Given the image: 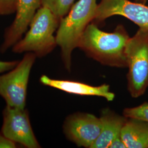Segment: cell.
I'll use <instances>...</instances> for the list:
<instances>
[{
  "label": "cell",
  "instance_id": "13",
  "mask_svg": "<svg viewBox=\"0 0 148 148\" xmlns=\"http://www.w3.org/2000/svg\"><path fill=\"white\" fill-rule=\"evenodd\" d=\"M75 0H42V5L46 6L61 19L66 16Z\"/></svg>",
  "mask_w": 148,
  "mask_h": 148
},
{
  "label": "cell",
  "instance_id": "2",
  "mask_svg": "<svg viewBox=\"0 0 148 148\" xmlns=\"http://www.w3.org/2000/svg\"><path fill=\"white\" fill-rule=\"evenodd\" d=\"M97 5V0H79L61 19L56 35V42L60 48L64 67L69 72L71 69L73 52L78 48L87 27L94 21Z\"/></svg>",
  "mask_w": 148,
  "mask_h": 148
},
{
  "label": "cell",
  "instance_id": "12",
  "mask_svg": "<svg viewBox=\"0 0 148 148\" xmlns=\"http://www.w3.org/2000/svg\"><path fill=\"white\" fill-rule=\"evenodd\" d=\"M127 148H148V122L127 118L121 132Z\"/></svg>",
  "mask_w": 148,
  "mask_h": 148
},
{
  "label": "cell",
  "instance_id": "14",
  "mask_svg": "<svg viewBox=\"0 0 148 148\" xmlns=\"http://www.w3.org/2000/svg\"><path fill=\"white\" fill-rule=\"evenodd\" d=\"M123 115L127 118H134L148 122V102H144L140 106L125 108Z\"/></svg>",
  "mask_w": 148,
  "mask_h": 148
},
{
  "label": "cell",
  "instance_id": "11",
  "mask_svg": "<svg viewBox=\"0 0 148 148\" xmlns=\"http://www.w3.org/2000/svg\"><path fill=\"white\" fill-rule=\"evenodd\" d=\"M101 130L92 148H109L112 141L120 136L127 117L118 115L109 108L101 111Z\"/></svg>",
  "mask_w": 148,
  "mask_h": 148
},
{
  "label": "cell",
  "instance_id": "18",
  "mask_svg": "<svg viewBox=\"0 0 148 148\" xmlns=\"http://www.w3.org/2000/svg\"><path fill=\"white\" fill-rule=\"evenodd\" d=\"M109 148H127V147L120 135L112 141Z\"/></svg>",
  "mask_w": 148,
  "mask_h": 148
},
{
  "label": "cell",
  "instance_id": "6",
  "mask_svg": "<svg viewBox=\"0 0 148 148\" xmlns=\"http://www.w3.org/2000/svg\"><path fill=\"white\" fill-rule=\"evenodd\" d=\"M1 133L25 148H41L33 132L29 112L25 108L6 106L3 111Z\"/></svg>",
  "mask_w": 148,
  "mask_h": 148
},
{
  "label": "cell",
  "instance_id": "3",
  "mask_svg": "<svg viewBox=\"0 0 148 148\" xmlns=\"http://www.w3.org/2000/svg\"><path fill=\"white\" fill-rule=\"evenodd\" d=\"M60 21L61 19L50 9L42 5L34 16L24 37L12 47V52H32L39 58L47 56L57 46L54 34Z\"/></svg>",
  "mask_w": 148,
  "mask_h": 148
},
{
  "label": "cell",
  "instance_id": "17",
  "mask_svg": "<svg viewBox=\"0 0 148 148\" xmlns=\"http://www.w3.org/2000/svg\"><path fill=\"white\" fill-rule=\"evenodd\" d=\"M19 61H10V62H2L0 61V74L3 73L7 71H10L13 69L18 64Z\"/></svg>",
  "mask_w": 148,
  "mask_h": 148
},
{
  "label": "cell",
  "instance_id": "5",
  "mask_svg": "<svg viewBox=\"0 0 148 148\" xmlns=\"http://www.w3.org/2000/svg\"><path fill=\"white\" fill-rule=\"evenodd\" d=\"M36 57L34 53L27 52L13 69L0 76V95L7 106L25 108L30 74Z\"/></svg>",
  "mask_w": 148,
  "mask_h": 148
},
{
  "label": "cell",
  "instance_id": "15",
  "mask_svg": "<svg viewBox=\"0 0 148 148\" xmlns=\"http://www.w3.org/2000/svg\"><path fill=\"white\" fill-rule=\"evenodd\" d=\"M17 3L18 0H0V16L15 13Z\"/></svg>",
  "mask_w": 148,
  "mask_h": 148
},
{
  "label": "cell",
  "instance_id": "16",
  "mask_svg": "<svg viewBox=\"0 0 148 148\" xmlns=\"http://www.w3.org/2000/svg\"><path fill=\"white\" fill-rule=\"evenodd\" d=\"M18 147L16 143L0 133V148H15Z\"/></svg>",
  "mask_w": 148,
  "mask_h": 148
},
{
  "label": "cell",
  "instance_id": "1",
  "mask_svg": "<svg viewBox=\"0 0 148 148\" xmlns=\"http://www.w3.org/2000/svg\"><path fill=\"white\" fill-rule=\"evenodd\" d=\"M130 37L122 25L107 32L92 22L80 38L78 48L104 65L124 68H127L125 49Z\"/></svg>",
  "mask_w": 148,
  "mask_h": 148
},
{
  "label": "cell",
  "instance_id": "7",
  "mask_svg": "<svg viewBox=\"0 0 148 148\" xmlns=\"http://www.w3.org/2000/svg\"><path fill=\"white\" fill-rule=\"evenodd\" d=\"M100 117L93 114L76 112L67 117L64 122L66 138L79 147L92 148L101 130Z\"/></svg>",
  "mask_w": 148,
  "mask_h": 148
},
{
  "label": "cell",
  "instance_id": "4",
  "mask_svg": "<svg viewBox=\"0 0 148 148\" xmlns=\"http://www.w3.org/2000/svg\"><path fill=\"white\" fill-rule=\"evenodd\" d=\"M125 54L128 69L127 90L131 97L137 98L148 88V30L139 29L130 37Z\"/></svg>",
  "mask_w": 148,
  "mask_h": 148
},
{
  "label": "cell",
  "instance_id": "8",
  "mask_svg": "<svg viewBox=\"0 0 148 148\" xmlns=\"http://www.w3.org/2000/svg\"><path fill=\"white\" fill-rule=\"evenodd\" d=\"M114 16H122L148 30V6L130 0H101L94 21L101 22Z\"/></svg>",
  "mask_w": 148,
  "mask_h": 148
},
{
  "label": "cell",
  "instance_id": "10",
  "mask_svg": "<svg viewBox=\"0 0 148 148\" xmlns=\"http://www.w3.org/2000/svg\"><path fill=\"white\" fill-rule=\"evenodd\" d=\"M40 81L45 86L61 90L70 94L101 97L109 101H114L115 98L114 93L110 90V86L107 84L93 86L72 80L54 79L45 75L40 77Z\"/></svg>",
  "mask_w": 148,
  "mask_h": 148
},
{
  "label": "cell",
  "instance_id": "9",
  "mask_svg": "<svg viewBox=\"0 0 148 148\" xmlns=\"http://www.w3.org/2000/svg\"><path fill=\"white\" fill-rule=\"evenodd\" d=\"M41 6L42 0H18L15 18L5 29L3 41L0 47L1 53L5 52L21 39Z\"/></svg>",
  "mask_w": 148,
  "mask_h": 148
}]
</instances>
